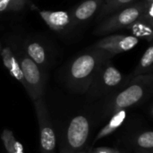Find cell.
I'll list each match as a JSON object with an SVG mask.
<instances>
[{
    "label": "cell",
    "mask_w": 153,
    "mask_h": 153,
    "mask_svg": "<svg viewBox=\"0 0 153 153\" xmlns=\"http://www.w3.org/2000/svg\"><path fill=\"white\" fill-rule=\"evenodd\" d=\"M89 122L86 117L78 116L73 118L67 130V141L73 149L83 146L89 136Z\"/></svg>",
    "instance_id": "9c48e42d"
},
{
    "label": "cell",
    "mask_w": 153,
    "mask_h": 153,
    "mask_svg": "<svg viewBox=\"0 0 153 153\" xmlns=\"http://www.w3.org/2000/svg\"><path fill=\"white\" fill-rule=\"evenodd\" d=\"M102 153H107V152H102Z\"/></svg>",
    "instance_id": "d6986e66"
},
{
    "label": "cell",
    "mask_w": 153,
    "mask_h": 153,
    "mask_svg": "<svg viewBox=\"0 0 153 153\" xmlns=\"http://www.w3.org/2000/svg\"><path fill=\"white\" fill-rule=\"evenodd\" d=\"M126 30L132 32V35L148 41L150 44L152 43L153 39V22L147 21L141 15L134 22L129 24Z\"/></svg>",
    "instance_id": "7c38bea8"
},
{
    "label": "cell",
    "mask_w": 153,
    "mask_h": 153,
    "mask_svg": "<svg viewBox=\"0 0 153 153\" xmlns=\"http://www.w3.org/2000/svg\"><path fill=\"white\" fill-rule=\"evenodd\" d=\"M135 1L137 0H104L100 9L98 12L96 21L99 22H101L107 16L132 4Z\"/></svg>",
    "instance_id": "5bb4252c"
},
{
    "label": "cell",
    "mask_w": 153,
    "mask_h": 153,
    "mask_svg": "<svg viewBox=\"0 0 153 153\" xmlns=\"http://www.w3.org/2000/svg\"><path fill=\"white\" fill-rule=\"evenodd\" d=\"M0 58L2 59L4 67L7 69L10 75L13 77L15 80H17L18 82H20L25 88V82L23 79V75H22L17 56L9 41L5 46L3 47Z\"/></svg>",
    "instance_id": "8fae6325"
},
{
    "label": "cell",
    "mask_w": 153,
    "mask_h": 153,
    "mask_svg": "<svg viewBox=\"0 0 153 153\" xmlns=\"http://www.w3.org/2000/svg\"><path fill=\"white\" fill-rule=\"evenodd\" d=\"M153 65V46L150 44L149 47L146 48L144 53L143 54L137 66L134 68L133 73L129 75L128 80L139 76V75H146V74H152Z\"/></svg>",
    "instance_id": "4fadbf2b"
},
{
    "label": "cell",
    "mask_w": 153,
    "mask_h": 153,
    "mask_svg": "<svg viewBox=\"0 0 153 153\" xmlns=\"http://www.w3.org/2000/svg\"><path fill=\"white\" fill-rule=\"evenodd\" d=\"M39 13L50 30L58 34H68L74 29L69 11H39Z\"/></svg>",
    "instance_id": "ba28073f"
},
{
    "label": "cell",
    "mask_w": 153,
    "mask_h": 153,
    "mask_svg": "<svg viewBox=\"0 0 153 153\" xmlns=\"http://www.w3.org/2000/svg\"><path fill=\"white\" fill-rule=\"evenodd\" d=\"M152 86V74L139 75L128 80L126 87L114 98L115 109L121 110L140 102L150 92Z\"/></svg>",
    "instance_id": "277c9868"
},
{
    "label": "cell",
    "mask_w": 153,
    "mask_h": 153,
    "mask_svg": "<svg viewBox=\"0 0 153 153\" xmlns=\"http://www.w3.org/2000/svg\"><path fill=\"white\" fill-rule=\"evenodd\" d=\"M104 0H83L69 10L74 28L87 22L100 9Z\"/></svg>",
    "instance_id": "30bf717a"
},
{
    "label": "cell",
    "mask_w": 153,
    "mask_h": 153,
    "mask_svg": "<svg viewBox=\"0 0 153 153\" xmlns=\"http://www.w3.org/2000/svg\"><path fill=\"white\" fill-rule=\"evenodd\" d=\"M2 48H3V45H2V43L0 42V55H1V51H2Z\"/></svg>",
    "instance_id": "ac0fdd59"
},
{
    "label": "cell",
    "mask_w": 153,
    "mask_h": 153,
    "mask_svg": "<svg viewBox=\"0 0 153 153\" xmlns=\"http://www.w3.org/2000/svg\"><path fill=\"white\" fill-rule=\"evenodd\" d=\"M27 55L42 69H48L53 61V50L50 46L38 37H28L22 40Z\"/></svg>",
    "instance_id": "52a82bcc"
},
{
    "label": "cell",
    "mask_w": 153,
    "mask_h": 153,
    "mask_svg": "<svg viewBox=\"0 0 153 153\" xmlns=\"http://www.w3.org/2000/svg\"><path fill=\"white\" fill-rule=\"evenodd\" d=\"M126 78L112 63V58H105L100 65L90 87L91 93L101 95L126 85Z\"/></svg>",
    "instance_id": "5b68a950"
},
{
    "label": "cell",
    "mask_w": 153,
    "mask_h": 153,
    "mask_svg": "<svg viewBox=\"0 0 153 153\" xmlns=\"http://www.w3.org/2000/svg\"><path fill=\"white\" fill-rule=\"evenodd\" d=\"M9 42L17 56L25 82L26 91L33 100L39 99L42 94L45 85V71L27 55L22 47V40L18 39H10Z\"/></svg>",
    "instance_id": "7a4b0ae2"
},
{
    "label": "cell",
    "mask_w": 153,
    "mask_h": 153,
    "mask_svg": "<svg viewBox=\"0 0 153 153\" xmlns=\"http://www.w3.org/2000/svg\"><path fill=\"white\" fill-rule=\"evenodd\" d=\"M139 42V39L133 35L111 34L96 41L92 47L106 53L110 58L116 55L133 49Z\"/></svg>",
    "instance_id": "8992f818"
},
{
    "label": "cell",
    "mask_w": 153,
    "mask_h": 153,
    "mask_svg": "<svg viewBox=\"0 0 153 153\" xmlns=\"http://www.w3.org/2000/svg\"><path fill=\"white\" fill-rule=\"evenodd\" d=\"M29 5L33 6L30 0H0V15L22 12Z\"/></svg>",
    "instance_id": "9a60e30c"
},
{
    "label": "cell",
    "mask_w": 153,
    "mask_h": 153,
    "mask_svg": "<svg viewBox=\"0 0 153 153\" xmlns=\"http://www.w3.org/2000/svg\"><path fill=\"white\" fill-rule=\"evenodd\" d=\"M40 145L45 153H52L56 147V135L54 130L48 125L41 126Z\"/></svg>",
    "instance_id": "2e32d148"
},
{
    "label": "cell",
    "mask_w": 153,
    "mask_h": 153,
    "mask_svg": "<svg viewBox=\"0 0 153 153\" xmlns=\"http://www.w3.org/2000/svg\"><path fill=\"white\" fill-rule=\"evenodd\" d=\"M137 143L140 147L144 149H152L153 147V133L152 131L142 134L138 139Z\"/></svg>",
    "instance_id": "e0dca14e"
},
{
    "label": "cell",
    "mask_w": 153,
    "mask_h": 153,
    "mask_svg": "<svg viewBox=\"0 0 153 153\" xmlns=\"http://www.w3.org/2000/svg\"><path fill=\"white\" fill-rule=\"evenodd\" d=\"M144 6L143 0H137L132 4L117 11L107 16L94 30L97 36H105L107 34L126 29L129 24L134 22L143 13Z\"/></svg>",
    "instance_id": "3957f363"
},
{
    "label": "cell",
    "mask_w": 153,
    "mask_h": 153,
    "mask_svg": "<svg viewBox=\"0 0 153 153\" xmlns=\"http://www.w3.org/2000/svg\"><path fill=\"white\" fill-rule=\"evenodd\" d=\"M107 57L109 56L106 53L92 46L80 53L66 66L65 75L67 85L79 92L87 91L100 65Z\"/></svg>",
    "instance_id": "6da1fadb"
}]
</instances>
